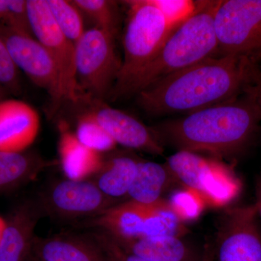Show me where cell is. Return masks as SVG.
Masks as SVG:
<instances>
[{
	"mask_svg": "<svg viewBox=\"0 0 261 261\" xmlns=\"http://www.w3.org/2000/svg\"><path fill=\"white\" fill-rule=\"evenodd\" d=\"M40 127L37 111L17 100L0 101V151L23 152L37 138Z\"/></svg>",
	"mask_w": 261,
	"mask_h": 261,
	"instance_id": "obj_14",
	"label": "cell"
},
{
	"mask_svg": "<svg viewBox=\"0 0 261 261\" xmlns=\"http://www.w3.org/2000/svg\"><path fill=\"white\" fill-rule=\"evenodd\" d=\"M30 257H31V258H32V260L33 261H37V260H34V258H33V257H32V256H31V255H30Z\"/></svg>",
	"mask_w": 261,
	"mask_h": 261,
	"instance_id": "obj_36",
	"label": "cell"
},
{
	"mask_svg": "<svg viewBox=\"0 0 261 261\" xmlns=\"http://www.w3.org/2000/svg\"><path fill=\"white\" fill-rule=\"evenodd\" d=\"M50 165L34 152L0 151V194L16 190L37 177Z\"/></svg>",
	"mask_w": 261,
	"mask_h": 261,
	"instance_id": "obj_19",
	"label": "cell"
},
{
	"mask_svg": "<svg viewBox=\"0 0 261 261\" xmlns=\"http://www.w3.org/2000/svg\"><path fill=\"white\" fill-rule=\"evenodd\" d=\"M126 3L129 11L123 37L124 56L108 95L113 100L118 99L128 84L153 61L174 30L149 0H133Z\"/></svg>",
	"mask_w": 261,
	"mask_h": 261,
	"instance_id": "obj_4",
	"label": "cell"
},
{
	"mask_svg": "<svg viewBox=\"0 0 261 261\" xmlns=\"http://www.w3.org/2000/svg\"><path fill=\"white\" fill-rule=\"evenodd\" d=\"M139 161L127 155H117L103 161L92 177L98 188L115 200L127 196L137 174Z\"/></svg>",
	"mask_w": 261,
	"mask_h": 261,
	"instance_id": "obj_21",
	"label": "cell"
},
{
	"mask_svg": "<svg viewBox=\"0 0 261 261\" xmlns=\"http://www.w3.org/2000/svg\"><path fill=\"white\" fill-rule=\"evenodd\" d=\"M221 1H197L194 14L170 34L157 56L123 89L119 98L138 94L168 75L218 53L214 19Z\"/></svg>",
	"mask_w": 261,
	"mask_h": 261,
	"instance_id": "obj_3",
	"label": "cell"
},
{
	"mask_svg": "<svg viewBox=\"0 0 261 261\" xmlns=\"http://www.w3.org/2000/svg\"><path fill=\"white\" fill-rule=\"evenodd\" d=\"M214 25L221 56L261 54V0L221 1Z\"/></svg>",
	"mask_w": 261,
	"mask_h": 261,
	"instance_id": "obj_6",
	"label": "cell"
},
{
	"mask_svg": "<svg viewBox=\"0 0 261 261\" xmlns=\"http://www.w3.org/2000/svg\"><path fill=\"white\" fill-rule=\"evenodd\" d=\"M161 12L168 25L175 29L195 13L197 2L191 0H149Z\"/></svg>",
	"mask_w": 261,
	"mask_h": 261,
	"instance_id": "obj_26",
	"label": "cell"
},
{
	"mask_svg": "<svg viewBox=\"0 0 261 261\" xmlns=\"http://www.w3.org/2000/svg\"><path fill=\"white\" fill-rule=\"evenodd\" d=\"M112 237L123 250L148 260L200 261L201 257H197L193 250L181 238L176 237H142L135 239Z\"/></svg>",
	"mask_w": 261,
	"mask_h": 261,
	"instance_id": "obj_18",
	"label": "cell"
},
{
	"mask_svg": "<svg viewBox=\"0 0 261 261\" xmlns=\"http://www.w3.org/2000/svg\"><path fill=\"white\" fill-rule=\"evenodd\" d=\"M114 37L96 28L85 31L75 44L77 80L82 91L101 100L109 95L121 68L115 51Z\"/></svg>",
	"mask_w": 261,
	"mask_h": 261,
	"instance_id": "obj_5",
	"label": "cell"
},
{
	"mask_svg": "<svg viewBox=\"0 0 261 261\" xmlns=\"http://www.w3.org/2000/svg\"><path fill=\"white\" fill-rule=\"evenodd\" d=\"M92 113L116 144L155 155L163 154V145L152 127L146 126L135 117L102 102Z\"/></svg>",
	"mask_w": 261,
	"mask_h": 261,
	"instance_id": "obj_13",
	"label": "cell"
},
{
	"mask_svg": "<svg viewBox=\"0 0 261 261\" xmlns=\"http://www.w3.org/2000/svg\"><path fill=\"white\" fill-rule=\"evenodd\" d=\"M37 200L44 216L61 220L92 219L118 204L91 179L58 180L49 185Z\"/></svg>",
	"mask_w": 261,
	"mask_h": 261,
	"instance_id": "obj_8",
	"label": "cell"
},
{
	"mask_svg": "<svg viewBox=\"0 0 261 261\" xmlns=\"http://www.w3.org/2000/svg\"><path fill=\"white\" fill-rule=\"evenodd\" d=\"M75 135L81 143L99 153L112 150L117 145L92 112L79 118Z\"/></svg>",
	"mask_w": 261,
	"mask_h": 261,
	"instance_id": "obj_23",
	"label": "cell"
},
{
	"mask_svg": "<svg viewBox=\"0 0 261 261\" xmlns=\"http://www.w3.org/2000/svg\"><path fill=\"white\" fill-rule=\"evenodd\" d=\"M168 201L185 223L198 218L206 205L200 195L185 187L184 190L175 192Z\"/></svg>",
	"mask_w": 261,
	"mask_h": 261,
	"instance_id": "obj_27",
	"label": "cell"
},
{
	"mask_svg": "<svg viewBox=\"0 0 261 261\" xmlns=\"http://www.w3.org/2000/svg\"><path fill=\"white\" fill-rule=\"evenodd\" d=\"M255 197H256V200H255L254 205H255V209H256L259 221L261 222V174L257 178Z\"/></svg>",
	"mask_w": 261,
	"mask_h": 261,
	"instance_id": "obj_32",
	"label": "cell"
},
{
	"mask_svg": "<svg viewBox=\"0 0 261 261\" xmlns=\"http://www.w3.org/2000/svg\"><path fill=\"white\" fill-rule=\"evenodd\" d=\"M18 69L4 41L0 37V84L12 87L17 84Z\"/></svg>",
	"mask_w": 261,
	"mask_h": 261,
	"instance_id": "obj_29",
	"label": "cell"
},
{
	"mask_svg": "<svg viewBox=\"0 0 261 261\" xmlns=\"http://www.w3.org/2000/svg\"><path fill=\"white\" fill-rule=\"evenodd\" d=\"M0 37L18 69L47 92L53 106L64 102L58 67L45 47L33 36L4 25H0Z\"/></svg>",
	"mask_w": 261,
	"mask_h": 261,
	"instance_id": "obj_9",
	"label": "cell"
},
{
	"mask_svg": "<svg viewBox=\"0 0 261 261\" xmlns=\"http://www.w3.org/2000/svg\"><path fill=\"white\" fill-rule=\"evenodd\" d=\"M260 224L254 204L225 211L215 247L219 261H261Z\"/></svg>",
	"mask_w": 261,
	"mask_h": 261,
	"instance_id": "obj_10",
	"label": "cell"
},
{
	"mask_svg": "<svg viewBox=\"0 0 261 261\" xmlns=\"http://www.w3.org/2000/svg\"><path fill=\"white\" fill-rule=\"evenodd\" d=\"M87 235L101 249L108 261H150L123 250L106 231L95 230Z\"/></svg>",
	"mask_w": 261,
	"mask_h": 261,
	"instance_id": "obj_28",
	"label": "cell"
},
{
	"mask_svg": "<svg viewBox=\"0 0 261 261\" xmlns=\"http://www.w3.org/2000/svg\"><path fill=\"white\" fill-rule=\"evenodd\" d=\"M260 70L245 57H210L149 86L137 102L150 116L190 114L240 97Z\"/></svg>",
	"mask_w": 261,
	"mask_h": 261,
	"instance_id": "obj_1",
	"label": "cell"
},
{
	"mask_svg": "<svg viewBox=\"0 0 261 261\" xmlns=\"http://www.w3.org/2000/svg\"><path fill=\"white\" fill-rule=\"evenodd\" d=\"M27 261H33V260H32V258H31L30 257H29L28 259H27Z\"/></svg>",
	"mask_w": 261,
	"mask_h": 261,
	"instance_id": "obj_35",
	"label": "cell"
},
{
	"mask_svg": "<svg viewBox=\"0 0 261 261\" xmlns=\"http://www.w3.org/2000/svg\"><path fill=\"white\" fill-rule=\"evenodd\" d=\"M5 225H6L5 219H3V217L0 216V242H1L2 238H3V233H4Z\"/></svg>",
	"mask_w": 261,
	"mask_h": 261,
	"instance_id": "obj_34",
	"label": "cell"
},
{
	"mask_svg": "<svg viewBox=\"0 0 261 261\" xmlns=\"http://www.w3.org/2000/svg\"><path fill=\"white\" fill-rule=\"evenodd\" d=\"M27 8L33 37L45 47L58 67L63 99L74 103L86 99L88 97L77 80L74 43L57 25L46 0H29Z\"/></svg>",
	"mask_w": 261,
	"mask_h": 261,
	"instance_id": "obj_7",
	"label": "cell"
},
{
	"mask_svg": "<svg viewBox=\"0 0 261 261\" xmlns=\"http://www.w3.org/2000/svg\"><path fill=\"white\" fill-rule=\"evenodd\" d=\"M44 216L37 198L20 202L5 219L0 242V261H27L36 236L35 228Z\"/></svg>",
	"mask_w": 261,
	"mask_h": 261,
	"instance_id": "obj_12",
	"label": "cell"
},
{
	"mask_svg": "<svg viewBox=\"0 0 261 261\" xmlns=\"http://www.w3.org/2000/svg\"><path fill=\"white\" fill-rule=\"evenodd\" d=\"M185 222L178 217L168 200L161 199L154 205L145 207L142 237H176L187 233Z\"/></svg>",
	"mask_w": 261,
	"mask_h": 261,
	"instance_id": "obj_22",
	"label": "cell"
},
{
	"mask_svg": "<svg viewBox=\"0 0 261 261\" xmlns=\"http://www.w3.org/2000/svg\"><path fill=\"white\" fill-rule=\"evenodd\" d=\"M73 4L96 24V28L111 34L118 32V8L116 2L109 0H74Z\"/></svg>",
	"mask_w": 261,
	"mask_h": 261,
	"instance_id": "obj_25",
	"label": "cell"
},
{
	"mask_svg": "<svg viewBox=\"0 0 261 261\" xmlns=\"http://www.w3.org/2000/svg\"><path fill=\"white\" fill-rule=\"evenodd\" d=\"M59 130L58 152L65 176L75 181L93 177L104 161L100 153L81 143L65 121L60 123Z\"/></svg>",
	"mask_w": 261,
	"mask_h": 261,
	"instance_id": "obj_16",
	"label": "cell"
},
{
	"mask_svg": "<svg viewBox=\"0 0 261 261\" xmlns=\"http://www.w3.org/2000/svg\"><path fill=\"white\" fill-rule=\"evenodd\" d=\"M145 207L128 200L110 207L102 214L82 223L84 227L102 230L118 239L143 236Z\"/></svg>",
	"mask_w": 261,
	"mask_h": 261,
	"instance_id": "obj_17",
	"label": "cell"
},
{
	"mask_svg": "<svg viewBox=\"0 0 261 261\" xmlns=\"http://www.w3.org/2000/svg\"><path fill=\"white\" fill-rule=\"evenodd\" d=\"M30 255L37 261H108L88 235L36 237Z\"/></svg>",
	"mask_w": 261,
	"mask_h": 261,
	"instance_id": "obj_15",
	"label": "cell"
},
{
	"mask_svg": "<svg viewBox=\"0 0 261 261\" xmlns=\"http://www.w3.org/2000/svg\"><path fill=\"white\" fill-rule=\"evenodd\" d=\"M216 249L210 241H207L204 245L203 252L201 256L200 261H214Z\"/></svg>",
	"mask_w": 261,
	"mask_h": 261,
	"instance_id": "obj_31",
	"label": "cell"
},
{
	"mask_svg": "<svg viewBox=\"0 0 261 261\" xmlns=\"http://www.w3.org/2000/svg\"><path fill=\"white\" fill-rule=\"evenodd\" d=\"M10 13V0H0V24L5 23Z\"/></svg>",
	"mask_w": 261,
	"mask_h": 261,
	"instance_id": "obj_33",
	"label": "cell"
},
{
	"mask_svg": "<svg viewBox=\"0 0 261 261\" xmlns=\"http://www.w3.org/2000/svg\"><path fill=\"white\" fill-rule=\"evenodd\" d=\"M46 3L62 32L75 44L85 32L80 10L72 1L46 0Z\"/></svg>",
	"mask_w": 261,
	"mask_h": 261,
	"instance_id": "obj_24",
	"label": "cell"
},
{
	"mask_svg": "<svg viewBox=\"0 0 261 261\" xmlns=\"http://www.w3.org/2000/svg\"><path fill=\"white\" fill-rule=\"evenodd\" d=\"M261 121V109L250 92L229 102L152 127L161 143L178 150L230 159L247 148Z\"/></svg>",
	"mask_w": 261,
	"mask_h": 261,
	"instance_id": "obj_2",
	"label": "cell"
},
{
	"mask_svg": "<svg viewBox=\"0 0 261 261\" xmlns=\"http://www.w3.org/2000/svg\"><path fill=\"white\" fill-rule=\"evenodd\" d=\"M165 166L173 178L185 188L200 195L206 205L226 168L218 160L206 159L200 154L185 150H178L170 156Z\"/></svg>",
	"mask_w": 261,
	"mask_h": 261,
	"instance_id": "obj_11",
	"label": "cell"
},
{
	"mask_svg": "<svg viewBox=\"0 0 261 261\" xmlns=\"http://www.w3.org/2000/svg\"><path fill=\"white\" fill-rule=\"evenodd\" d=\"M173 178L165 165L139 161L137 174L127 194L128 200L149 207L162 199L163 191Z\"/></svg>",
	"mask_w": 261,
	"mask_h": 261,
	"instance_id": "obj_20",
	"label": "cell"
},
{
	"mask_svg": "<svg viewBox=\"0 0 261 261\" xmlns=\"http://www.w3.org/2000/svg\"><path fill=\"white\" fill-rule=\"evenodd\" d=\"M245 92H250L255 98V100L261 109V71L258 72L255 75L253 82L247 86Z\"/></svg>",
	"mask_w": 261,
	"mask_h": 261,
	"instance_id": "obj_30",
	"label": "cell"
}]
</instances>
